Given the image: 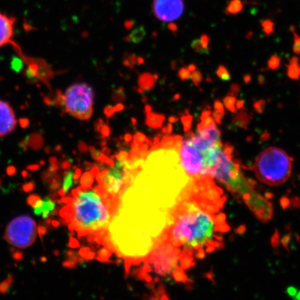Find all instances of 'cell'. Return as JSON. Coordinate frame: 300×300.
Segmentation results:
<instances>
[{
	"instance_id": "obj_1",
	"label": "cell",
	"mask_w": 300,
	"mask_h": 300,
	"mask_svg": "<svg viewBox=\"0 0 300 300\" xmlns=\"http://www.w3.org/2000/svg\"><path fill=\"white\" fill-rule=\"evenodd\" d=\"M191 188L177 151L156 145L119 197L104 237L107 248L127 261L147 259L164 244L172 212Z\"/></svg>"
},
{
	"instance_id": "obj_2",
	"label": "cell",
	"mask_w": 300,
	"mask_h": 300,
	"mask_svg": "<svg viewBox=\"0 0 300 300\" xmlns=\"http://www.w3.org/2000/svg\"><path fill=\"white\" fill-rule=\"evenodd\" d=\"M219 196L216 189L196 192L178 203L172 212L165 243L182 248V255L198 259L223 246V234L229 227L225 216L218 214L222 205L218 204L222 202Z\"/></svg>"
},
{
	"instance_id": "obj_3",
	"label": "cell",
	"mask_w": 300,
	"mask_h": 300,
	"mask_svg": "<svg viewBox=\"0 0 300 300\" xmlns=\"http://www.w3.org/2000/svg\"><path fill=\"white\" fill-rule=\"evenodd\" d=\"M73 195L66 216L71 221V229L79 235L91 234L104 238L116 210L117 201L106 195L99 186L78 188Z\"/></svg>"
},
{
	"instance_id": "obj_4",
	"label": "cell",
	"mask_w": 300,
	"mask_h": 300,
	"mask_svg": "<svg viewBox=\"0 0 300 300\" xmlns=\"http://www.w3.org/2000/svg\"><path fill=\"white\" fill-rule=\"evenodd\" d=\"M233 147L229 144L223 145L209 171L210 177L216 178L229 191L242 197L245 202L255 193L252 184L246 179L238 161L233 159Z\"/></svg>"
},
{
	"instance_id": "obj_5",
	"label": "cell",
	"mask_w": 300,
	"mask_h": 300,
	"mask_svg": "<svg viewBox=\"0 0 300 300\" xmlns=\"http://www.w3.org/2000/svg\"><path fill=\"white\" fill-rule=\"evenodd\" d=\"M256 178L266 185L277 187L288 181L292 172V160L280 148L269 147L256 157L254 166Z\"/></svg>"
},
{
	"instance_id": "obj_6",
	"label": "cell",
	"mask_w": 300,
	"mask_h": 300,
	"mask_svg": "<svg viewBox=\"0 0 300 300\" xmlns=\"http://www.w3.org/2000/svg\"><path fill=\"white\" fill-rule=\"evenodd\" d=\"M94 92L86 83L72 85L64 94V107L72 116L88 121L93 115Z\"/></svg>"
},
{
	"instance_id": "obj_7",
	"label": "cell",
	"mask_w": 300,
	"mask_h": 300,
	"mask_svg": "<svg viewBox=\"0 0 300 300\" xmlns=\"http://www.w3.org/2000/svg\"><path fill=\"white\" fill-rule=\"evenodd\" d=\"M37 233V223L31 217L19 216L7 226L5 239L9 244L16 248H27L35 242Z\"/></svg>"
},
{
	"instance_id": "obj_8",
	"label": "cell",
	"mask_w": 300,
	"mask_h": 300,
	"mask_svg": "<svg viewBox=\"0 0 300 300\" xmlns=\"http://www.w3.org/2000/svg\"><path fill=\"white\" fill-rule=\"evenodd\" d=\"M153 11L156 18L163 22H174L184 11V0H154Z\"/></svg>"
},
{
	"instance_id": "obj_9",
	"label": "cell",
	"mask_w": 300,
	"mask_h": 300,
	"mask_svg": "<svg viewBox=\"0 0 300 300\" xmlns=\"http://www.w3.org/2000/svg\"><path fill=\"white\" fill-rule=\"evenodd\" d=\"M16 23V18L0 11V48L9 44L14 45L19 56L26 63L29 58L23 54L20 46L13 41Z\"/></svg>"
},
{
	"instance_id": "obj_10",
	"label": "cell",
	"mask_w": 300,
	"mask_h": 300,
	"mask_svg": "<svg viewBox=\"0 0 300 300\" xmlns=\"http://www.w3.org/2000/svg\"><path fill=\"white\" fill-rule=\"evenodd\" d=\"M18 124L16 114L8 102L0 100V138L13 132Z\"/></svg>"
},
{
	"instance_id": "obj_11",
	"label": "cell",
	"mask_w": 300,
	"mask_h": 300,
	"mask_svg": "<svg viewBox=\"0 0 300 300\" xmlns=\"http://www.w3.org/2000/svg\"><path fill=\"white\" fill-rule=\"evenodd\" d=\"M56 204L52 199L45 198L37 199L34 204V212L37 216H41L43 218L48 217L51 212L55 209Z\"/></svg>"
},
{
	"instance_id": "obj_12",
	"label": "cell",
	"mask_w": 300,
	"mask_h": 300,
	"mask_svg": "<svg viewBox=\"0 0 300 300\" xmlns=\"http://www.w3.org/2000/svg\"><path fill=\"white\" fill-rule=\"evenodd\" d=\"M235 113L236 115L233 117L231 122L235 127L246 130L251 122L252 116L250 115V113L244 109L239 110L238 113Z\"/></svg>"
},
{
	"instance_id": "obj_13",
	"label": "cell",
	"mask_w": 300,
	"mask_h": 300,
	"mask_svg": "<svg viewBox=\"0 0 300 300\" xmlns=\"http://www.w3.org/2000/svg\"><path fill=\"white\" fill-rule=\"evenodd\" d=\"M201 122L197 125V132L208 130L216 127L215 121L212 117V112L206 110L202 112L200 117Z\"/></svg>"
},
{
	"instance_id": "obj_14",
	"label": "cell",
	"mask_w": 300,
	"mask_h": 300,
	"mask_svg": "<svg viewBox=\"0 0 300 300\" xmlns=\"http://www.w3.org/2000/svg\"><path fill=\"white\" fill-rule=\"evenodd\" d=\"M165 119H166V117H165L164 115L153 113L151 112V113H147L145 123L146 125L150 128L157 130V129H160L162 127Z\"/></svg>"
},
{
	"instance_id": "obj_15",
	"label": "cell",
	"mask_w": 300,
	"mask_h": 300,
	"mask_svg": "<svg viewBox=\"0 0 300 300\" xmlns=\"http://www.w3.org/2000/svg\"><path fill=\"white\" fill-rule=\"evenodd\" d=\"M156 83V79L152 74L145 73L140 75L138 78V85L143 91H149L153 88Z\"/></svg>"
},
{
	"instance_id": "obj_16",
	"label": "cell",
	"mask_w": 300,
	"mask_h": 300,
	"mask_svg": "<svg viewBox=\"0 0 300 300\" xmlns=\"http://www.w3.org/2000/svg\"><path fill=\"white\" fill-rule=\"evenodd\" d=\"M287 75L292 80H298L300 78L299 59L297 56H293L290 60L288 66Z\"/></svg>"
},
{
	"instance_id": "obj_17",
	"label": "cell",
	"mask_w": 300,
	"mask_h": 300,
	"mask_svg": "<svg viewBox=\"0 0 300 300\" xmlns=\"http://www.w3.org/2000/svg\"><path fill=\"white\" fill-rule=\"evenodd\" d=\"M244 7V4L242 0H231L226 7V14L233 15V16L238 14L243 11Z\"/></svg>"
},
{
	"instance_id": "obj_18",
	"label": "cell",
	"mask_w": 300,
	"mask_h": 300,
	"mask_svg": "<svg viewBox=\"0 0 300 300\" xmlns=\"http://www.w3.org/2000/svg\"><path fill=\"white\" fill-rule=\"evenodd\" d=\"M146 35V31L143 26L135 28L130 34L131 42L134 44H138L144 39Z\"/></svg>"
},
{
	"instance_id": "obj_19",
	"label": "cell",
	"mask_w": 300,
	"mask_h": 300,
	"mask_svg": "<svg viewBox=\"0 0 300 300\" xmlns=\"http://www.w3.org/2000/svg\"><path fill=\"white\" fill-rule=\"evenodd\" d=\"M74 175H75V172L73 171H68L66 172L64 183H63V189L61 191L63 195L67 193L68 191L73 187Z\"/></svg>"
},
{
	"instance_id": "obj_20",
	"label": "cell",
	"mask_w": 300,
	"mask_h": 300,
	"mask_svg": "<svg viewBox=\"0 0 300 300\" xmlns=\"http://www.w3.org/2000/svg\"><path fill=\"white\" fill-rule=\"evenodd\" d=\"M235 100L236 99L235 96H229V95L223 99L224 105L225 106L227 110L233 113H236L237 111L236 108H235V102H236Z\"/></svg>"
},
{
	"instance_id": "obj_21",
	"label": "cell",
	"mask_w": 300,
	"mask_h": 300,
	"mask_svg": "<svg viewBox=\"0 0 300 300\" xmlns=\"http://www.w3.org/2000/svg\"><path fill=\"white\" fill-rule=\"evenodd\" d=\"M290 29L294 37L293 47H292L293 52L298 56H300V37L296 32L295 28L294 26H290Z\"/></svg>"
},
{
	"instance_id": "obj_22",
	"label": "cell",
	"mask_w": 300,
	"mask_h": 300,
	"mask_svg": "<svg viewBox=\"0 0 300 300\" xmlns=\"http://www.w3.org/2000/svg\"><path fill=\"white\" fill-rule=\"evenodd\" d=\"M191 47L195 52L199 53V54H208V52H209V49H205L204 47L202 46L200 39H195L194 41L192 42Z\"/></svg>"
},
{
	"instance_id": "obj_23",
	"label": "cell",
	"mask_w": 300,
	"mask_h": 300,
	"mask_svg": "<svg viewBox=\"0 0 300 300\" xmlns=\"http://www.w3.org/2000/svg\"><path fill=\"white\" fill-rule=\"evenodd\" d=\"M262 28L265 35L268 36L269 34L274 32V22L272 20L267 19V20H262L261 22Z\"/></svg>"
},
{
	"instance_id": "obj_24",
	"label": "cell",
	"mask_w": 300,
	"mask_h": 300,
	"mask_svg": "<svg viewBox=\"0 0 300 300\" xmlns=\"http://www.w3.org/2000/svg\"><path fill=\"white\" fill-rule=\"evenodd\" d=\"M216 75L224 81H228L231 79L230 74L224 66H220L218 67V70H216Z\"/></svg>"
},
{
	"instance_id": "obj_25",
	"label": "cell",
	"mask_w": 300,
	"mask_h": 300,
	"mask_svg": "<svg viewBox=\"0 0 300 300\" xmlns=\"http://www.w3.org/2000/svg\"><path fill=\"white\" fill-rule=\"evenodd\" d=\"M186 115H184L181 117V121L182 125L184 126V132H187L191 130L192 127V123H193V116L190 115L188 112H186Z\"/></svg>"
},
{
	"instance_id": "obj_26",
	"label": "cell",
	"mask_w": 300,
	"mask_h": 300,
	"mask_svg": "<svg viewBox=\"0 0 300 300\" xmlns=\"http://www.w3.org/2000/svg\"><path fill=\"white\" fill-rule=\"evenodd\" d=\"M112 99L113 101L116 102L117 103L125 101L126 100V96H125L124 89L122 87H119L116 90H114Z\"/></svg>"
},
{
	"instance_id": "obj_27",
	"label": "cell",
	"mask_w": 300,
	"mask_h": 300,
	"mask_svg": "<svg viewBox=\"0 0 300 300\" xmlns=\"http://www.w3.org/2000/svg\"><path fill=\"white\" fill-rule=\"evenodd\" d=\"M94 182V174L91 172H86L83 174L81 180V187H90Z\"/></svg>"
},
{
	"instance_id": "obj_28",
	"label": "cell",
	"mask_w": 300,
	"mask_h": 300,
	"mask_svg": "<svg viewBox=\"0 0 300 300\" xmlns=\"http://www.w3.org/2000/svg\"><path fill=\"white\" fill-rule=\"evenodd\" d=\"M280 59L278 56L277 55H273L271 58H269L268 62H267V66L269 69L271 70H277V68L280 67Z\"/></svg>"
},
{
	"instance_id": "obj_29",
	"label": "cell",
	"mask_w": 300,
	"mask_h": 300,
	"mask_svg": "<svg viewBox=\"0 0 300 300\" xmlns=\"http://www.w3.org/2000/svg\"><path fill=\"white\" fill-rule=\"evenodd\" d=\"M191 80L193 81V83L196 86H199L200 83H202L203 76L202 73L199 70H195L193 73H191Z\"/></svg>"
},
{
	"instance_id": "obj_30",
	"label": "cell",
	"mask_w": 300,
	"mask_h": 300,
	"mask_svg": "<svg viewBox=\"0 0 300 300\" xmlns=\"http://www.w3.org/2000/svg\"><path fill=\"white\" fill-rule=\"evenodd\" d=\"M212 115L214 121L217 123L218 125H220L222 123V121H223L224 115H225V109H215V111L212 113Z\"/></svg>"
},
{
	"instance_id": "obj_31",
	"label": "cell",
	"mask_w": 300,
	"mask_h": 300,
	"mask_svg": "<svg viewBox=\"0 0 300 300\" xmlns=\"http://www.w3.org/2000/svg\"><path fill=\"white\" fill-rule=\"evenodd\" d=\"M265 106H266V102H265V100H258V101L254 103V109L258 113L261 114L263 113Z\"/></svg>"
},
{
	"instance_id": "obj_32",
	"label": "cell",
	"mask_w": 300,
	"mask_h": 300,
	"mask_svg": "<svg viewBox=\"0 0 300 300\" xmlns=\"http://www.w3.org/2000/svg\"><path fill=\"white\" fill-rule=\"evenodd\" d=\"M191 73L189 68H182L181 69L178 70V76L182 81H186L190 79Z\"/></svg>"
},
{
	"instance_id": "obj_33",
	"label": "cell",
	"mask_w": 300,
	"mask_h": 300,
	"mask_svg": "<svg viewBox=\"0 0 300 300\" xmlns=\"http://www.w3.org/2000/svg\"><path fill=\"white\" fill-rule=\"evenodd\" d=\"M241 91L240 85L237 84V83H233L230 86V91H229V96H232L236 97L238 96L239 92Z\"/></svg>"
},
{
	"instance_id": "obj_34",
	"label": "cell",
	"mask_w": 300,
	"mask_h": 300,
	"mask_svg": "<svg viewBox=\"0 0 300 300\" xmlns=\"http://www.w3.org/2000/svg\"><path fill=\"white\" fill-rule=\"evenodd\" d=\"M134 142H138V143H145L148 142V140L145 135L141 134V133H138L134 136Z\"/></svg>"
},
{
	"instance_id": "obj_35",
	"label": "cell",
	"mask_w": 300,
	"mask_h": 300,
	"mask_svg": "<svg viewBox=\"0 0 300 300\" xmlns=\"http://www.w3.org/2000/svg\"><path fill=\"white\" fill-rule=\"evenodd\" d=\"M125 58L130 63V68H134V66L137 64L138 57L135 54H129L127 58L125 56Z\"/></svg>"
},
{
	"instance_id": "obj_36",
	"label": "cell",
	"mask_w": 300,
	"mask_h": 300,
	"mask_svg": "<svg viewBox=\"0 0 300 300\" xmlns=\"http://www.w3.org/2000/svg\"><path fill=\"white\" fill-rule=\"evenodd\" d=\"M100 133L102 134V137L106 138L109 137L110 134H111V130L107 125H104L100 130Z\"/></svg>"
},
{
	"instance_id": "obj_37",
	"label": "cell",
	"mask_w": 300,
	"mask_h": 300,
	"mask_svg": "<svg viewBox=\"0 0 300 300\" xmlns=\"http://www.w3.org/2000/svg\"><path fill=\"white\" fill-rule=\"evenodd\" d=\"M201 43H202V46L205 49H208V45H209L210 38L206 35V34H203L202 37L200 38Z\"/></svg>"
},
{
	"instance_id": "obj_38",
	"label": "cell",
	"mask_w": 300,
	"mask_h": 300,
	"mask_svg": "<svg viewBox=\"0 0 300 300\" xmlns=\"http://www.w3.org/2000/svg\"><path fill=\"white\" fill-rule=\"evenodd\" d=\"M115 110H114V106L109 105L106 106L104 109V113H105L106 116L108 117H112L113 114L115 113Z\"/></svg>"
},
{
	"instance_id": "obj_39",
	"label": "cell",
	"mask_w": 300,
	"mask_h": 300,
	"mask_svg": "<svg viewBox=\"0 0 300 300\" xmlns=\"http://www.w3.org/2000/svg\"><path fill=\"white\" fill-rule=\"evenodd\" d=\"M111 255V252L107 250V249H103L101 252H100V259L105 260L109 258Z\"/></svg>"
},
{
	"instance_id": "obj_40",
	"label": "cell",
	"mask_w": 300,
	"mask_h": 300,
	"mask_svg": "<svg viewBox=\"0 0 300 300\" xmlns=\"http://www.w3.org/2000/svg\"><path fill=\"white\" fill-rule=\"evenodd\" d=\"M104 121L103 119H99L98 121L95 124V127H96V130L98 132H100V130H101L102 127H103L104 125Z\"/></svg>"
},
{
	"instance_id": "obj_41",
	"label": "cell",
	"mask_w": 300,
	"mask_h": 300,
	"mask_svg": "<svg viewBox=\"0 0 300 300\" xmlns=\"http://www.w3.org/2000/svg\"><path fill=\"white\" fill-rule=\"evenodd\" d=\"M172 125L171 123H169L168 125L164 128H163V132L165 133V134H171L172 132Z\"/></svg>"
},
{
	"instance_id": "obj_42",
	"label": "cell",
	"mask_w": 300,
	"mask_h": 300,
	"mask_svg": "<svg viewBox=\"0 0 300 300\" xmlns=\"http://www.w3.org/2000/svg\"><path fill=\"white\" fill-rule=\"evenodd\" d=\"M244 105L245 103L243 100H239L238 101L235 102V108H236V109L241 110L244 109Z\"/></svg>"
},
{
	"instance_id": "obj_43",
	"label": "cell",
	"mask_w": 300,
	"mask_h": 300,
	"mask_svg": "<svg viewBox=\"0 0 300 300\" xmlns=\"http://www.w3.org/2000/svg\"><path fill=\"white\" fill-rule=\"evenodd\" d=\"M168 27L172 32H176L178 30L177 25L176 24L172 23V22L168 24Z\"/></svg>"
},
{
	"instance_id": "obj_44",
	"label": "cell",
	"mask_w": 300,
	"mask_h": 300,
	"mask_svg": "<svg viewBox=\"0 0 300 300\" xmlns=\"http://www.w3.org/2000/svg\"><path fill=\"white\" fill-rule=\"evenodd\" d=\"M79 149L81 150V152H86L87 149H88V147H87L86 145L83 143V142H79Z\"/></svg>"
},
{
	"instance_id": "obj_45",
	"label": "cell",
	"mask_w": 300,
	"mask_h": 300,
	"mask_svg": "<svg viewBox=\"0 0 300 300\" xmlns=\"http://www.w3.org/2000/svg\"><path fill=\"white\" fill-rule=\"evenodd\" d=\"M134 23L132 21H127V22H125V26L127 29H130L134 26Z\"/></svg>"
},
{
	"instance_id": "obj_46",
	"label": "cell",
	"mask_w": 300,
	"mask_h": 300,
	"mask_svg": "<svg viewBox=\"0 0 300 300\" xmlns=\"http://www.w3.org/2000/svg\"><path fill=\"white\" fill-rule=\"evenodd\" d=\"M124 109V106L123 104H118L117 105L114 106V110H115V112L117 111H121Z\"/></svg>"
},
{
	"instance_id": "obj_47",
	"label": "cell",
	"mask_w": 300,
	"mask_h": 300,
	"mask_svg": "<svg viewBox=\"0 0 300 300\" xmlns=\"http://www.w3.org/2000/svg\"><path fill=\"white\" fill-rule=\"evenodd\" d=\"M252 80V77L251 76H250V75H246L244 76V81L245 83H247V84H248L250 82V81H251Z\"/></svg>"
},
{
	"instance_id": "obj_48",
	"label": "cell",
	"mask_w": 300,
	"mask_h": 300,
	"mask_svg": "<svg viewBox=\"0 0 300 300\" xmlns=\"http://www.w3.org/2000/svg\"><path fill=\"white\" fill-rule=\"evenodd\" d=\"M168 121L169 123L172 124V123H175L177 122V121H178V118L176 116H170V117H169Z\"/></svg>"
},
{
	"instance_id": "obj_49",
	"label": "cell",
	"mask_w": 300,
	"mask_h": 300,
	"mask_svg": "<svg viewBox=\"0 0 300 300\" xmlns=\"http://www.w3.org/2000/svg\"><path fill=\"white\" fill-rule=\"evenodd\" d=\"M269 137V133H263V134H261V138L262 140H266L268 139Z\"/></svg>"
},
{
	"instance_id": "obj_50",
	"label": "cell",
	"mask_w": 300,
	"mask_h": 300,
	"mask_svg": "<svg viewBox=\"0 0 300 300\" xmlns=\"http://www.w3.org/2000/svg\"><path fill=\"white\" fill-rule=\"evenodd\" d=\"M125 140L127 142H130L132 140V136L130 134H127L125 136Z\"/></svg>"
},
{
	"instance_id": "obj_51",
	"label": "cell",
	"mask_w": 300,
	"mask_h": 300,
	"mask_svg": "<svg viewBox=\"0 0 300 300\" xmlns=\"http://www.w3.org/2000/svg\"><path fill=\"white\" fill-rule=\"evenodd\" d=\"M259 82L260 84H263L265 82V77L263 76L259 75Z\"/></svg>"
},
{
	"instance_id": "obj_52",
	"label": "cell",
	"mask_w": 300,
	"mask_h": 300,
	"mask_svg": "<svg viewBox=\"0 0 300 300\" xmlns=\"http://www.w3.org/2000/svg\"><path fill=\"white\" fill-rule=\"evenodd\" d=\"M189 68V70H190V72H191V73H193V71L196 70V66L193 65V64H191V65H190L189 66V68Z\"/></svg>"
},
{
	"instance_id": "obj_53",
	"label": "cell",
	"mask_w": 300,
	"mask_h": 300,
	"mask_svg": "<svg viewBox=\"0 0 300 300\" xmlns=\"http://www.w3.org/2000/svg\"><path fill=\"white\" fill-rule=\"evenodd\" d=\"M145 111H146V113H151V112H152L151 106H149V105L146 106H145Z\"/></svg>"
},
{
	"instance_id": "obj_54",
	"label": "cell",
	"mask_w": 300,
	"mask_h": 300,
	"mask_svg": "<svg viewBox=\"0 0 300 300\" xmlns=\"http://www.w3.org/2000/svg\"><path fill=\"white\" fill-rule=\"evenodd\" d=\"M144 62H145V61H144L143 58H142V57H138L137 64H143Z\"/></svg>"
},
{
	"instance_id": "obj_55",
	"label": "cell",
	"mask_w": 300,
	"mask_h": 300,
	"mask_svg": "<svg viewBox=\"0 0 300 300\" xmlns=\"http://www.w3.org/2000/svg\"><path fill=\"white\" fill-rule=\"evenodd\" d=\"M125 41H126L127 42H131V39H130V35L127 36L126 38H125Z\"/></svg>"
},
{
	"instance_id": "obj_56",
	"label": "cell",
	"mask_w": 300,
	"mask_h": 300,
	"mask_svg": "<svg viewBox=\"0 0 300 300\" xmlns=\"http://www.w3.org/2000/svg\"><path fill=\"white\" fill-rule=\"evenodd\" d=\"M132 124H133V125H134V126H135V125H136V119H135V118H132Z\"/></svg>"
}]
</instances>
